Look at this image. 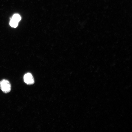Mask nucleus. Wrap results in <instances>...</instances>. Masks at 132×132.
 I'll use <instances>...</instances> for the list:
<instances>
[{
	"label": "nucleus",
	"mask_w": 132,
	"mask_h": 132,
	"mask_svg": "<svg viewBox=\"0 0 132 132\" xmlns=\"http://www.w3.org/2000/svg\"><path fill=\"white\" fill-rule=\"evenodd\" d=\"M25 82L28 85H32L34 83V80L32 74L28 73L25 74L24 77Z\"/></svg>",
	"instance_id": "nucleus-2"
},
{
	"label": "nucleus",
	"mask_w": 132,
	"mask_h": 132,
	"mask_svg": "<svg viewBox=\"0 0 132 132\" xmlns=\"http://www.w3.org/2000/svg\"><path fill=\"white\" fill-rule=\"evenodd\" d=\"M18 23L19 22H17V21L11 19L10 21V24L11 27L13 28H16L17 27Z\"/></svg>",
	"instance_id": "nucleus-4"
},
{
	"label": "nucleus",
	"mask_w": 132,
	"mask_h": 132,
	"mask_svg": "<svg viewBox=\"0 0 132 132\" xmlns=\"http://www.w3.org/2000/svg\"><path fill=\"white\" fill-rule=\"evenodd\" d=\"M0 87L2 90L5 93H9L11 89L10 83L8 80L5 79L0 82Z\"/></svg>",
	"instance_id": "nucleus-1"
},
{
	"label": "nucleus",
	"mask_w": 132,
	"mask_h": 132,
	"mask_svg": "<svg viewBox=\"0 0 132 132\" xmlns=\"http://www.w3.org/2000/svg\"><path fill=\"white\" fill-rule=\"evenodd\" d=\"M12 19L19 22L21 20V18L20 15L18 14H15L12 18Z\"/></svg>",
	"instance_id": "nucleus-3"
}]
</instances>
